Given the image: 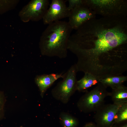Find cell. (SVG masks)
Wrapping results in <instances>:
<instances>
[{
	"label": "cell",
	"instance_id": "obj_1",
	"mask_svg": "<svg viewBox=\"0 0 127 127\" xmlns=\"http://www.w3.org/2000/svg\"><path fill=\"white\" fill-rule=\"evenodd\" d=\"M76 30L69 40L87 53L113 50L127 44V17H95Z\"/></svg>",
	"mask_w": 127,
	"mask_h": 127
},
{
	"label": "cell",
	"instance_id": "obj_2",
	"mask_svg": "<svg viewBox=\"0 0 127 127\" xmlns=\"http://www.w3.org/2000/svg\"><path fill=\"white\" fill-rule=\"evenodd\" d=\"M72 30L68 22L65 21L59 20L48 24L40 38L39 45L42 54L60 59L66 58Z\"/></svg>",
	"mask_w": 127,
	"mask_h": 127
},
{
	"label": "cell",
	"instance_id": "obj_3",
	"mask_svg": "<svg viewBox=\"0 0 127 127\" xmlns=\"http://www.w3.org/2000/svg\"><path fill=\"white\" fill-rule=\"evenodd\" d=\"M84 4L95 12L103 17L127 16L126 0H83Z\"/></svg>",
	"mask_w": 127,
	"mask_h": 127
},
{
	"label": "cell",
	"instance_id": "obj_4",
	"mask_svg": "<svg viewBox=\"0 0 127 127\" xmlns=\"http://www.w3.org/2000/svg\"><path fill=\"white\" fill-rule=\"evenodd\" d=\"M107 88L100 83L90 91H87L77 103L79 110L84 113L96 111L104 104V99L109 96Z\"/></svg>",
	"mask_w": 127,
	"mask_h": 127
},
{
	"label": "cell",
	"instance_id": "obj_5",
	"mask_svg": "<svg viewBox=\"0 0 127 127\" xmlns=\"http://www.w3.org/2000/svg\"><path fill=\"white\" fill-rule=\"evenodd\" d=\"M78 72L75 64L72 65L64 73V77L52 90V96L63 103H67L76 91V78Z\"/></svg>",
	"mask_w": 127,
	"mask_h": 127
},
{
	"label": "cell",
	"instance_id": "obj_6",
	"mask_svg": "<svg viewBox=\"0 0 127 127\" xmlns=\"http://www.w3.org/2000/svg\"><path fill=\"white\" fill-rule=\"evenodd\" d=\"M49 5L48 0H32L22 8L19 16L24 22L38 21L42 19Z\"/></svg>",
	"mask_w": 127,
	"mask_h": 127
},
{
	"label": "cell",
	"instance_id": "obj_7",
	"mask_svg": "<svg viewBox=\"0 0 127 127\" xmlns=\"http://www.w3.org/2000/svg\"><path fill=\"white\" fill-rule=\"evenodd\" d=\"M66 0H52L43 17L42 20L45 24L53 22L69 17L70 11L66 4Z\"/></svg>",
	"mask_w": 127,
	"mask_h": 127
},
{
	"label": "cell",
	"instance_id": "obj_8",
	"mask_svg": "<svg viewBox=\"0 0 127 127\" xmlns=\"http://www.w3.org/2000/svg\"><path fill=\"white\" fill-rule=\"evenodd\" d=\"M104 104L96 111L94 116L95 123L98 127H112L115 115L123 103Z\"/></svg>",
	"mask_w": 127,
	"mask_h": 127
},
{
	"label": "cell",
	"instance_id": "obj_9",
	"mask_svg": "<svg viewBox=\"0 0 127 127\" xmlns=\"http://www.w3.org/2000/svg\"><path fill=\"white\" fill-rule=\"evenodd\" d=\"M96 15L94 11L84 4L70 11L68 22L72 30H77L87 21L95 18Z\"/></svg>",
	"mask_w": 127,
	"mask_h": 127
},
{
	"label": "cell",
	"instance_id": "obj_10",
	"mask_svg": "<svg viewBox=\"0 0 127 127\" xmlns=\"http://www.w3.org/2000/svg\"><path fill=\"white\" fill-rule=\"evenodd\" d=\"M64 74L51 73L37 75L35 81L38 87L42 97L47 90L57 80L60 78H63Z\"/></svg>",
	"mask_w": 127,
	"mask_h": 127
},
{
	"label": "cell",
	"instance_id": "obj_11",
	"mask_svg": "<svg viewBox=\"0 0 127 127\" xmlns=\"http://www.w3.org/2000/svg\"><path fill=\"white\" fill-rule=\"evenodd\" d=\"M84 74L83 77L77 81L76 90L79 91L86 92L88 88L99 83L98 78L89 73Z\"/></svg>",
	"mask_w": 127,
	"mask_h": 127
},
{
	"label": "cell",
	"instance_id": "obj_12",
	"mask_svg": "<svg viewBox=\"0 0 127 127\" xmlns=\"http://www.w3.org/2000/svg\"><path fill=\"white\" fill-rule=\"evenodd\" d=\"M109 96L114 103H127V87L122 84L112 88Z\"/></svg>",
	"mask_w": 127,
	"mask_h": 127
},
{
	"label": "cell",
	"instance_id": "obj_13",
	"mask_svg": "<svg viewBox=\"0 0 127 127\" xmlns=\"http://www.w3.org/2000/svg\"><path fill=\"white\" fill-rule=\"evenodd\" d=\"M127 80V76L122 75H111L99 79V83L107 88L108 87L112 89L123 84Z\"/></svg>",
	"mask_w": 127,
	"mask_h": 127
},
{
	"label": "cell",
	"instance_id": "obj_14",
	"mask_svg": "<svg viewBox=\"0 0 127 127\" xmlns=\"http://www.w3.org/2000/svg\"><path fill=\"white\" fill-rule=\"evenodd\" d=\"M59 119L63 127H76L79 124L77 119L67 113H61Z\"/></svg>",
	"mask_w": 127,
	"mask_h": 127
},
{
	"label": "cell",
	"instance_id": "obj_15",
	"mask_svg": "<svg viewBox=\"0 0 127 127\" xmlns=\"http://www.w3.org/2000/svg\"><path fill=\"white\" fill-rule=\"evenodd\" d=\"M127 103L122 104L119 107L115 116L114 125L127 122Z\"/></svg>",
	"mask_w": 127,
	"mask_h": 127
},
{
	"label": "cell",
	"instance_id": "obj_16",
	"mask_svg": "<svg viewBox=\"0 0 127 127\" xmlns=\"http://www.w3.org/2000/svg\"><path fill=\"white\" fill-rule=\"evenodd\" d=\"M19 2L18 0H0V14L14 9Z\"/></svg>",
	"mask_w": 127,
	"mask_h": 127
},
{
	"label": "cell",
	"instance_id": "obj_17",
	"mask_svg": "<svg viewBox=\"0 0 127 127\" xmlns=\"http://www.w3.org/2000/svg\"><path fill=\"white\" fill-rule=\"evenodd\" d=\"M68 10L71 11L74 8L84 4L83 0H68Z\"/></svg>",
	"mask_w": 127,
	"mask_h": 127
},
{
	"label": "cell",
	"instance_id": "obj_18",
	"mask_svg": "<svg viewBox=\"0 0 127 127\" xmlns=\"http://www.w3.org/2000/svg\"><path fill=\"white\" fill-rule=\"evenodd\" d=\"M5 99L3 94L0 91V120L2 118L3 115Z\"/></svg>",
	"mask_w": 127,
	"mask_h": 127
},
{
	"label": "cell",
	"instance_id": "obj_19",
	"mask_svg": "<svg viewBox=\"0 0 127 127\" xmlns=\"http://www.w3.org/2000/svg\"><path fill=\"white\" fill-rule=\"evenodd\" d=\"M83 127H98L96 124L92 122H88L86 123Z\"/></svg>",
	"mask_w": 127,
	"mask_h": 127
},
{
	"label": "cell",
	"instance_id": "obj_20",
	"mask_svg": "<svg viewBox=\"0 0 127 127\" xmlns=\"http://www.w3.org/2000/svg\"><path fill=\"white\" fill-rule=\"evenodd\" d=\"M122 124L114 125L112 127H127V122Z\"/></svg>",
	"mask_w": 127,
	"mask_h": 127
}]
</instances>
